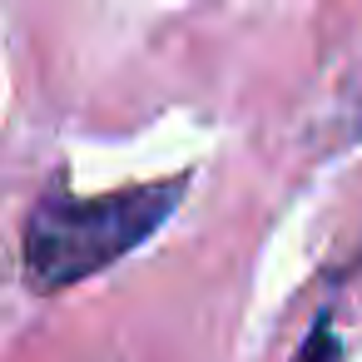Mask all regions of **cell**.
Returning a JSON list of instances; mask_svg holds the SVG:
<instances>
[{
  "mask_svg": "<svg viewBox=\"0 0 362 362\" xmlns=\"http://www.w3.org/2000/svg\"><path fill=\"white\" fill-rule=\"evenodd\" d=\"M189 179L139 184L105 199H75V194H45L21 233V268L30 293H60L100 268L119 263L129 248H139L179 204Z\"/></svg>",
  "mask_w": 362,
  "mask_h": 362,
  "instance_id": "6da1fadb",
  "label": "cell"
},
{
  "mask_svg": "<svg viewBox=\"0 0 362 362\" xmlns=\"http://www.w3.org/2000/svg\"><path fill=\"white\" fill-rule=\"evenodd\" d=\"M293 362H342V337H337V327H332L327 313L313 322V332L303 337V347H298Z\"/></svg>",
  "mask_w": 362,
  "mask_h": 362,
  "instance_id": "7a4b0ae2",
  "label": "cell"
}]
</instances>
